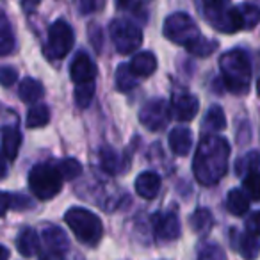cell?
Segmentation results:
<instances>
[{"label": "cell", "instance_id": "cell-1", "mask_svg": "<svg viewBox=\"0 0 260 260\" xmlns=\"http://www.w3.org/2000/svg\"><path fill=\"white\" fill-rule=\"evenodd\" d=\"M230 145L224 138L207 134L202 138L192 160V173L202 185H214L226 175Z\"/></svg>", "mask_w": 260, "mask_h": 260}, {"label": "cell", "instance_id": "cell-2", "mask_svg": "<svg viewBox=\"0 0 260 260\" xmlns=\"http://www.w3.org/2000/svg\"><path fill=\"white\" fill-rule=\"evenodd\" d=\"M219 70L223 75L224 86L235 94L248 93L251 84V62L244 50L234 48L221 55Z\"/></svg>", "mask_w": 260, "mask_h": 260}, {"label": "cell", "instance_id": "cell-3", "mask_svg": "<svg viewBox=\"0 0 260 260\" xmlns=\"http://www.w3.org/2000/svg\"><path fill=\"white\" fill-rule=\"evenodd\" d=\"M64 221L82 244L96 246L104 234V224L96 214L82 207H73L64 214Z\"/></svg>", "mask_w": 260, "mask_h": 260}, {"label": "cell", "instance_id": "cell-4", "mask_svg": "<svg viewBox=\"0 0 260 260\" xmlns=\"http://www.w3.org/2000/svg\"><path fill=\"white\" fill-rule=\"evenodd\" d=\"M61 171L55 162H41L30 170L29 173V187L34 196L40 200H50L61 191L62 187Z\"/></svg>", "mask_w": 260, "mask_h": 260}, {"label": "cell", "instance_id": "cell-5", "mask_svg": "<svg viewBox=\"0 0 260 260\" xmlns=\"http://www.w3.org/2000/svg\"><path fill=\"white\" fill-rule=\"evenodd\" d=\"M164 36L173 43L189 48L202 38V32H200L196 22L189 15L175 13V15L168 16L166 22H164Z\"/></svg>", "mask_w": 260, "mask_h": 260}, {"label": "cell", "instance_id": "cell-6", "mask_svg": "<svg viewBox=\"0 0 260 260\" xmlns=\"http://www.w3.org/2000/svg\"><path fill=\"white\" fill-rule=\"evenodd\" d=\"M109 32H111V40L114 43L116 50L123 55L132 54L143 45L141 29L132 22H128V20H112L111 25H109Z\"/></svg>", "mask_w": 260, "mask_h": 260}, {"label": "cell", "instance_id": "cell-7", "mask_svg": "<svg viewBox=\"0 0 260 260\" xmlns=\"http://www.w3.org/2000/svg\"><path fill=\"white\" fill-rule=\"evenodd\" d=\"M73 41V29L64 22V20H57L50 25L48 29V40L45 45V55L48 59H62L68 55V52L72 50Z\"/></svg>", "mask_w": 260, "mask_h": 260}, {"label": "cell", "instance_id": "cell-8", "mask_svg": "<svg viewBox=\"0 0 260 260\" xmlns=\"http://www.w3.org/2000/svg\"><path fill=\"white\" fill-rule=\"evenodd\" d=\"M171 109L164 98H153V100L146 102L143 105L141 112H139V121L146 130L152 132H159L170 121Z\"/></svg>", "mask_w": 260, "mask_h": 260}, {"label": "cell", "instance_id": "cell-9", "mask_svg": "<svg viewBox=\"0 0 260 260\" xmlns=\"http://www.w3.org/2000/svg\"><path fill=\"white\" fill-rule=\"evenodd\" d=\"M228 23H230V34L237 30L253 29L260 23V9L253 4L234 6L228 11Z\"/></svg>", "mask_w": 260, "mask_h": 260}, {"label": "cell", "instance_id": "cell-10", "mask_svg": "<svg viewBox=\"0 0 260 260\" xmlns=\"http://www.w3.org/2000/svg\"><path fill=\"white\" fill-rule=\"evenodd\" d=\"M155 235L162 241H175L180 237V221L175 212H157L152 216Z\"/></svg>", "mask_w": 260, "mask_h": 260}, {"label": "cell", "instance_id": "cell-11", "mask_svg": "<svg viewBox=\"0 0 260 260\" xmlns=\"http://www.w3.org/2000/svg\"><path fill=\"white\" fill-rule=\"evenodd\" d=\"M203 9H205L207 20L221 32L230 34L228 27V11H230V0H202Z\"/></svg>", "mask_w": 260, "mask_h": 260}, {"label": "cell", "instance_id": "cell-12", "mask_svg": "<svg viewBox=\"0 0 260 260\" xmlns=\"http://www.w3.org/2000/svg\"><path fill=\"white\" fill-rule=\"evenodd\" d=\"M198 98L189 93H184V91L175 94L173 102H171V112H173V116L178 121H191V119H194V116L198 114Z\"/></svg>", "mask_w": 260, "mask_h": 260}, {"label": "cell", "instance_id": "cell-13", "mask_svg": "<svg viewBox=\"0 0 260 260\" xmlns=\"http://www.w3.org/2000/svg\"><path fill=\"white\" fill-rule=\"evenodd\" d=\"M70 77L75 84H86V82H94L96 77V66H94L93 59L87 54L80 52L75 55V59L72 61L70 66Z\"/></svg>", "mask_w": 260, "mask_h": 260}, {"label": "cell", "instance_id": "cell-14", "mask_svg": "<svg viewBox=\"0 0 260 260\" xmlns=\"http://www.w3.org/2000/svg\"><path fill=\"white\" fill-rule=\"evenodd\" d=\"M232 244L235 246V249L246 260H255L260 253V241L251 232L239 234L237 230H232Z\"/></svg>", "mask_w": 260, "mask_h": 260}, {"label": "cell", "instance_id": "cell-15", "mask_svg": "<svg viewBox=\"0 0 260 260\" xmlns=\"http://www.w3.org/2000/svg\"><path fill=\"white\" fill-rule=\"evenodd\" d=\"M136 192H138L141 198L145 200H153L160 191V185H162V180L157 173L153 171H145L141 173L138 178H136Z\"/></svg>", "mask_w": 260, "mask_h": 260}, {"label": "cell", "instance_id": "cell-16", "mask_svg": "<svg viewBox=\"0 0 260 260\" xmlns=\"http://www.w3.org/2000/svg\"><path fill=\"white\" fill-rule=\"evenodd\" d=\"M100 166L109 175H119L128 168V162L121 153L112 150L111 146H104L100 150Z\"/></svg>", "mask_w": 260, "mask_h": 260}, {"label": "cell", "instance_id": "cell-17", "mask_svg": "<svg viewBox=\"0 0 260 260\" xmlns=\"http://www.w3.org/2000/svg\"><path fill=\"white\" fill-rule=\"evenodd\" d=\"M41 237H43L45 244L48 246L52 253H59L64 255L70 249V241L66 237V234L59 226H45L41 230Z\"/></svg>", "mask_w": 260, "mask_h": 260}, {"label": "cell", "instance_id": "cell-18", "mask_svg": "<svg viewBox=\"0 0 260 260\" xmlns=\"http://www.w3.org/2000/svg\"><path fill=\"white\" fill-rule=\"evenodd\" d=\"M192 146V132L185 126H177L170 134V148L175 155L185 157L191 152Z\"/></svg>", "mask_w": 260, "mask_h": 260}, {"label": "cell", "instance_id": "cell-19", "mask_svg": "<svg viewBox=\"0 0 260 260\" xmlns=\"http://www.w3.org/2000/svg\"><path fill=\"white\" fill-rule=\"evenodd\" d=\"M20 146H22V134H20V130L13 128V126H6L2 130V153L6 155V159L15 160L20 152Z\"/></svg>", "mask_w": 260, "mask_h": 260}, {"label": "cell", "instance_id": "cell-20", "mask_svg": "<svg viewBox=\"0 0 260 260\" xmlns=\"http://www.w3.org/2000/svg\"><path fill=\"white\" fill-rule=\"evenodd\" d=\"M128 66L136 77H150L157 70V59L152 52H141L132 57Z\"/></svg>", "mask_w": 260, "mask_h": 260}, {"label": "cell", "instance_id": "cell-21", "mask_svg": "<svg viewBox=\"0 0 260 260\" xmlns=\"http://www.w3.org/2000/svg\"><path fill=\"white\" fill-rule=\"evenodd\" d=\"M16 248H18L22 256H34L40 249V239H38L36 230L32 228H23L16 237Z\"/></svg>", "mask_w": 260, "mask_h": 260}, {"label": "cell", "instance_id": "cell-22", "mask_svg": "<svg viewBox=\"0 0 260 260\" xmlns=\"http://www.w3.org/2000/svg\"><path fill=\"white\" fill-rule=\"evenodd\" d=\"M18 96H20V100L25 102V104H36V102L43 96V86H41L36 79L27 77V79H23L22 84H20Z\"/></svg>", "mask_w": 260, "mask_h": 260}, {"label": "cell", "instance_id": "cell-23", "mask_svg": "<svg viewBox=\"0 0 260 260\" xmlns=\"http://www.w3.org/2000/svg\"><path fill=\"white\" fill-rule=\"evenodd\" d=\"M226 207L234 216H244L249 209V198L241 189H232L226 196Z\"/></svg>", "mask_w": 260, "mask_h": 260}, {"label": "cell", "instance_id": "cell-24", "mask_svg": "<svg viewBox=\"0 0 260 260\" xmlns=\"http://www.w3.org/2000/svg\"><path fill=\"white\" fill-rule=\"evenodd\" d=\"M13 48H15V36H13L11 23L8 16L0 11V57L11 54Z\"/></svg>", "mask_w": 260, "mask_h": 260}, {"label": "cell", "instance_id": "cell-25", "mask_svg": "<svg viewBox=\"0 0 260 260\" xmlns=\"http://www.w3.org/2000/svg\"><path fill=\"white\" fill-rule=\"evenodd\" d=\"M226 126V118H224V111L219 105H212V107L207 111L205 114V121H203V128L207 132H221Z\"/></svg>", "mask_w": 260, "mask_h": 260}, {"label": "cell", "instance_id": "cell-26", "mask_svg": "<svg viewBox=\"0 0 260 260\" xmlns=\"http://www.w3.org/2000/svg\"><path fill=\"white\" fill-rule=\"evenodd\" d=\"M138 86V77L134 75V72L130 70V66L119 64L116 70V87L121 93H128Z\"/></svg>", "mask_w": 260, "mask_h": 260}, {"label": "cell", "instance_id": "cell-27", "mask_svg": "<svg viewBox=\"0 0 260 260\" xmlns=\"http://www.w3.org/2000/svg\"><path fill=\"white\" fill-rule=\"evenodd\" d=\"M50 121V109L43 104L32 105L27 114V126L29 128H41Z\"/></svg>", "mask_w": 260, "mask_h": 260}, {"label": "cell", "instance_id": "cell-28", "mask_svg": "<svg viewBox=\"0 0 260 260\" xmlns=\"http://www.w3.org/2000/svg\"><path fill=\"white\" fill-rule=\"evenodd\" d=\"M212 214H210V210L207 209H198L194 210V214L191 216V219H189V224H191V228L196 232V234H207V232L212 228Z\"/></svg>", "mask_w": 260, "mask_h": 260}, {"label": "cell", "instance_id": "cell-29", "mask_svg": "<svg viewBox=\"0 0 260 260\" xmlns=\"http://www.w3.org/2000/svg\"><path fill=\"white\" fill-rule=\"evenodd\" d=\"M237 175L246 177L251 171H260V153L258 152H248L244 157L237 160V168H235Z\"/></svg>", "mask_w": 260, "mask_h": 260}, {"label": "cell", "instance_id": "cell-30", "mask_svg": "<svg viewBox=\"0 0 260 260\" xmlns=\"http://www.w3.org/2000/svg\"><path fill=\"white\" fill-rule=\"evenodd\" d=\"M198 260H226V253L216 242H203L198 248Z\"/></svg>", "mask_w": 260, "mask_h": 260}, {"label": "cell", "instance_id": "cell-31", "mask_svg": "<svg viewBox=\"0 0 260 260\" xmlns=\"http://www.w3.org/2000/svg\"><path fill=\"white\" fill-rule=\"evenodd\" d=\"M242 187L249 200L258 202L260 200V171H251L242 180Z\"/></svg>", "mask_w": 260, "mask_h": 260}, {"label": "cell", "instance_id": "cell-32", "mask_svg": "<svg viewBox=\"0 0 260 260\" xmlns=\"http://www.w3.org/2000/svg\"><path fill=\"white\" fill-rule=\"evenodd\" d=\"M20 207H29L30 205V200L29 198H23V196H13V194H8V192L0 191V217L4 216L9 209H18Z\"/></svg>", "mask_w": 260, "mask_h": 260}, {"label": "cell", "instance_id": "cell-33", "mask_svg": "<svg viewBox=\"0 0 260 260\" xmlns=\"http://www.w3.org/2000/svg\"><path fill=\"white\" fill-rule=\"evenodd\" d=\"M57 168L61 171L62 178L64 180H75L80 173H82V166L77 159H62V160H57Z\"/></svg>", "mask_w": 260, "mask_h": 260}, {"label": "cell", "instance_id": "cell-34", "mask_svg": "<svg viewBox=\"0 0 260 260\" xmlns=\"http://www.w3.org/2000/svg\"><path fill=\"white\" fill-rule=\"evenodd\" d=\"M94 96V82H86V84H77L75 87V102L79 107L86 109L91 104Z\"/></svg>", "mask_w": 260, "mask_h": 260}, {"label": "cell", "instance_id": "cell-35", "mask_svg": "<svg viewBox=\"0 0 260 260\" xmlns=\"http://www.w3.org/2000/svg\"><path fill=\"white\" fill-rule=\"evenodd\" d=\"M152 0H116V4L121 11H128L136 16H141L146 13V8Z\"/></svg>", "mask_w": 260, "mask_h": 260}, {"label": "cell", "instance_id": "cell-36", "mask_svg": "<svg viewBox=\"0 0 260 260\" xmlns=\"http://www.w3.org/2000/svg\"><path fill=\"white\" fill-rule=\"evenodd\" d=\"M217 48V43L212 40H207V38H200L196 43H192L191 47L187 48L189 52H191L192 55H198V57H207V55H210L214 50Z\"/></svg>", "mask_w": 260, "mask_h": 260}, {"label": "cell", "instance_id": "cell-37", "mask_svg": "<svg viewBox=\"0 0 260 260\" xmlns=\"http://www.w3.org/2000/svg\"><path fill=\"white\" fill-rule=\"evenodd\" d=\"M16 79H18V72L15 68H11V66L0 68V84L4 87H11L16 82Z\"/></svg>", "mask_w": 260, "mask_h": 260}, {"label": "cell", "instance_id": "cell-38", "mask_svg": "<svg viewBox=\"0 0 260 260\" xmlns=\"http://www.w3.org/2000/svg\"><path fill=\"white\" fill-rule=\"evenodd\" d=\"M246 230L255 235H260V210L258 212H253L251 216L248 217V221H246Z\"/></svg>", "mask_w": 260, "mask_h": 260}, {"label": "cell", "instance_id": "cell-39", "mask_svg": "<svg viewBox=\"0 0 260 260\" xmlns=\"http://www.w3.org/2000/svg\"><path fill=\"white\" fill-rule=\"evenodd\" d=\"M79 8H80V13H82V15H89V13H93L94 9L98 8V2L96 0H80Z\"/></svg>", "mask_w": 260, "mask_h": 260}, {"label": "cell", "instance_id": "cell-40", "mask_svg": "<svg viewBox=\"0 0 260 260\" xmlns=\"http://www.w3.org/2000/svg\"><path fill=\"white\" fill-rule=\"evenodd\" d=\"M40 2H41V0H22V6H23V9H25L27 13H32L34 9L40 6Z\"/></svg>", "mask_w": 260, "mask_h": 260}, {"label": "cell", "instance_id": "cell-41", "mask_svg": "<svg viewBox=\"0 0 260 260\" xmlns=\"http://www.w3.org/2000/svg\"><path fill=\"white\" fill-rule=\"evenodd\" d=\"M4 153L0 152V180L2 178H6V175H8V164H6V159H4Z\"/></svg>", "mask_w": 260, "mask_h": 260}, {"label": "cell", "instance_id": "cell-42", "mask_svg": "<svg viewBox=\"0 0 260 260\" xmlns=\"http://www.w3.org/2000/svg\"><path fill=\"white\" fill-rule=\"evenodd\" d=\"M9 258V249L4 244H0V260H8Z\"/></svg>", "mask_w": 260, "mask_h": 260}, {"label": "cell", "instance_id": "cell-43", "mask_svg": "<svg viewBox=\"0 0 260 260\" xmlns=\"http://www.w3.org/2000/svg\"><path fill=\"white\" fill-rule=\"evenodd\" d=\"M41 260H62V255H59V253H48V255H45Z\"/></svg>", "mask_w": 260, "mask_h": 260}]
</instances>
